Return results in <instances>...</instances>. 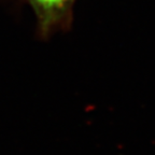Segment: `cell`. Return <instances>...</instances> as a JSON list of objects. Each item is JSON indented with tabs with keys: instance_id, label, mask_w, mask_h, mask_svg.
I'll return each mask as SVG.
<instances>
[{
	"instance_id": "obj_1",
	"label": "cell",
	"mask_w": 155,
	"mask_h": 155,
	"mask_svg": "<svg viewBox=\"0 0 155 155\" xmlns=\"http://www.w3.org/2000/svg\"><path fill=\"white\" fill-rule=\"evenodd\" d=\"M38 21L43 37L68 28L72 18L74 0H27Z\"/></svg>"
}]
</instances>
